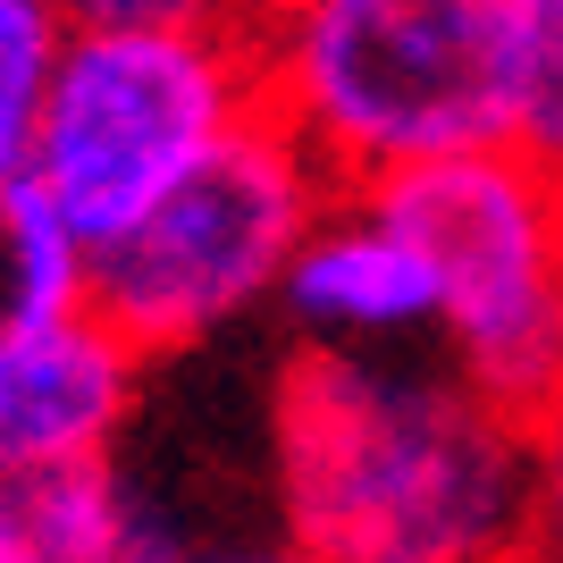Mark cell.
<instances>
[{"instance_id":"cell-8","label":"cell","mask_w":563,"mask_h":563,"mask_svg":"<svg viewBox=\"0 0 563 563\" xmlns=\"http://www.w3.org/2000/svg\"><path fill=\"white\" fill-rule=\"evenodd\" d=\"M9 505H18V530H25L34 563H152V555H168L152 505L135 496V479L110 454L43 471V479L9 488Z\"/></svg>"},{"instance_id":"cell-2","label":"cell","mask_w":563,"mask_h":563,"mask_svg":"<svg viewBox=\"0 0 563 563\" xmlns=\"http://www.w3.org/2000/svg\"><path fill=\"white\" fill-rule=\"evenodd\" d=\"M261 110L336 186L514 143V0H261Z\"/></svg>"},{"instance_id":"cell-12","label":"cell","mask_w":563,"mask_h":563,"mask_svg":"<svg viewBox=\"0 0 563 563\" xmlns=\"http://www.w3.org/2000/svg\"><path fill=\"white\" fill-rule=\"evenodd\" d=\"M59 25H118V34H253L261 0H51Z\"/></svg>"},{"instance_id":"cell-7","label":"cell","mask_w":563,"mask_h":563,"mask_svg":"<svg viewBox=\"0 0 563 563\" xmlns=\"http://www.w3.org/2000/svg\"><path fill=\"white\" fill-rule=\"evenodd\" d=\"M278 303L311 345H404L438 336V278L421 244L371 194H336L278 278Z\"/></svg>"},{"instance_id":"cell-9","label":"cell","mask_w":563,"mask_h":563,"mask_svg":"<svg viewBox=\"0 0 563 563\" xmlns=\"http://www.w3.org/2000/svg\"><path fill=\"white\" fill-rule=\"evenodd\" d=\"M93 295V244L59 211V194L18 168L0 177V320H51V311H85Z\"/></svg>"},{"instance_id":"cell-11","label":"cell","mask_w":563,"mask_h":563,"mask_svg":"<svg viewBox=\"0 0 563 563\" xmlns=\"http://www.w3.org/2000/svg\"><path fill=\"white\" fill-rule=\"evenodd\" d=\"M514 143L563 177V0H514Z\"/></svg>"},{"instance_id":"cell-3","label":"cell","mask_w":563,"mask_h":563,"mask_svg":"<svg viewBox=\"0 0 563 563\" xmlns=\"http://www.w3.org/2000/svg\"><path fill=\"white\" fill-rule=\"evenodd\" d=\"M336 194L345 186L320 168V152L278 110H253L177 186H161L118 235L93 244V295L85 303L143 362L202 345V336H219L228 320H244L253 303L278 295L295 244Z\"/></svg>"},{"instance_id":"cell-4","label":"cell","mask_w":563,"mask_h":563,"mask_svg":"<svg viewBox=\"0 0 563 563\" xmlns=\"http://www.w3.org/2000/svg\"><path fill=\"white\" fill-rule=\"evenodd\" d=\"M371 194L421 244L438 278V336L463 378H479L521 421L563 396V177L521 143H479L396 168Z\"/></svg>"},{"instance_id":"cell-5","label":"cell","mask_w":563,"mask_h":563,"mask_svg":"<svg viewBox=\"0 0 563 563\" xmlns=\"http://www.w3.org/2000/svg\"><path fill=\"white\" fill-rule=\"evenodd\" d=\"M261 110L253 43L235 34H118L68 25L43 85L34 126V177L59 194V211L85 244L118 235L161 186H177L211 143H228Z\"/></svg>"},{"instance_id":"cell-14","label":"cell","mask_w":563,"mask_h":563,"mask_svg":"<svg viewBox=\"0 0 563 563\" xmlns=\"http://www.w3.org/2000/svg\"><path fill=\"white\" fill-rule=\"evenodd\" d=\"M152 563H320V555L278 539V547H168V555H152Z\"/></svg>"},{"instance_id":"cell-6","label":"cell","mask_w":563,"mask_h":563,"mask_svg":"<svg viewBox=\"0 0 563 563\" xmlns=\"http://www.w3.org/2000/svg\"><path fill=\"white\" fill-rule=\"evenodd\" d=\"M143 353L85 311L0 320V488H25L59 463H93L135 412Z\"/></svg>"},{"instance_id":"cell-15","label":"cell","mask_w":563,"mask_h":563,"mask_svg":"<svg viewBox=\"0 0 563 563\" xmlns=\"http://www.w3.org/2000/svg\"><path fill=\"white\" fill-rule=\"evenodd\" d=\"M0 563H34V555H25V530H18V505H9V488H0Z\"/></svg>"},{"instance_id":"cell-10","label":"cell","mask_w":563,"mask_h":563,"mask_svg":"<svg viewBox=\"0 0 563 563\" xmlns=\"http://www.w3.org/2000/svg\"><path fill=\"white\" fill-rule=\"evenodd\" d=\"M68 43V25L51 0H0V177L34 161V126H43V85L51 59Z\"/></svg>"},{"instance_id":"cell-1","label":"cell","mask_w":563,"mask_h":563,"mask_svg":"<svg viewBox=\"0 0 563 563\" xmlns=\"http://www.w3.org/2000/svg\"><path fill=\"white\" fill-rule=\"evenodd\" d=\"M269 471L286 539L320 563H530V421L454 362L303 336Z\"/></svg>"},{"instance_id":"cell-13","label":"cell","mask_w":563,"mask_h":563,"mask_svg":"<svg viewBox=\"0 0 563 563\" xmlns=\"http://www.w3.org/2000/svg\"><path fill=\"white\" fill-rule=\"evenodd\" d=\"M530 563H563V396L530 412Z\"/></svg>"}]
</instances>
